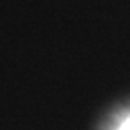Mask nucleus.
<instances>
[{"instance_id":"nucleus-1","label":"nucleus","mask_w":130,"mask_h":130,"mask_svg":"<svg viewBox=\"0 0 130 130\" xmlns=\"http://www.w3.org/2000/svg\"><path fill=\"white\" fill-rule=\"evenodd\" d=\"M117 130H130V117H129V119H127V120H126Z\"/></svg>"}]
</instances>
